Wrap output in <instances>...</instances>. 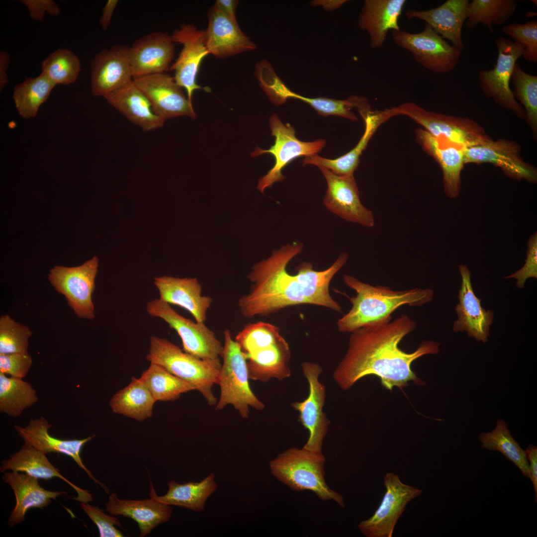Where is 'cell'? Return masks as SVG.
Returning <instances> with one entry per match:
<instances>
[{
	"label": "cell",
	"instance_id": "cell-54",
	"mask_svg": "<svg viewBox=\"0 0 537 537\" xmlns=\"http://www.w3.org/2000/svg\"><path fill=\"white\" fill-rule=\"evenodd\" d=\"M10 63V55L3 50L0 51V90L1 91L8 83L6 71Z\"/></svg>",
	"mask_w": 537,
	"mask_h": 537
},
{
	"label": "cell",
	"instance_id": "cell-33",
	"mask_svg": "<svg viewBox=\"0 0 537 537\" xmlns=\"http://www.w3.org/2000/svg\"><path fill=\"white\" fill-rule=\"evenodd\" d=\"M105 98L128 120L144 131L161 128L165 122L155 113L150 101L133 80Z\"/></svg>",
	"mask_w": 537,
	"mask_h": 537
},
{
	"label": "cell",
	"instance_id": "cell-49",
	"mask_svg": "<svg viewBox=\"0 0 537 537\" xmlns=\"http://www.w3.org/2000/svg\"><path fill=\"white\" fill-rule=\"evenodd\" d=\"M527 246V257L524 265L518 270L505 277L506 279H516V286L519 288H525V284L528 278H537V232L531 236Z\"/></svg>",
	"mask_w": 537,
	"mask_h": 537
},
{
	"label": "cell",
	"instance_id": "cell-1",
	"mask_svg": "<svg viewBox=\"0 0 537 537\" xmlns=\"http://www.w3.org/2000/svg\"><path fill=\"white\" fill-rule=\"evenodd\" d=\"M301 242H294L274 251L268 259L256 264L248 278L253 284L249 292L238 302L242 315L247 318L266 316L286 307L311 304L340 312L339 304L331 296L330 282L348 259L342 253L328 268L313 269L312 264L302 263L296 274L288 273L287 267L300 253Z\"/></svg>",
	"mask_w": 537,
	"mask_h": 537
},
{
	"label": "cell",
	"instance_id": "cell-29",
	"mask_svg": "<svg viewBox=\"0 0 537 537\" xmlns=\"http://www.w3.org/2000/svg\"><path fill=\"white\" fill-rule=\"evenodd\" d=\"M406 2L405 0H364L358 25L368 33L370 48L382 47L389 30L400 29L398 20Z\"/></svg>",
	"mask_w": 537,
	"mask_h": 537
},
{
	"label": "cell",
	"instance_id": "cell-14",
	"mask_svg": "<svg viewBox=\"0 0 537 537\" xmlns=\"http://www.w3.org/2000/svg\"><path fill=\"white\" fill-rule=\"evenodd\" d=\"M386 491L379 506L369 519L358 525L366 537H391L396 524L407 504L419 496L423 490L405 484L392 472L384 477Z\"/></svg>",
	"mask_w": 537,
	"mask_h": 537
},
{
	"label": "cell",
	"instance_id": "cell-45",
	"mask_svg": "<svg viewBox=\"0 0 537 537\" xmlns=\"http://www.w3.org/2000/svg\"><path fill=\"white\" fill-rule=\"evenodd\" d=\"M290 98L298 99L308 103L321 116L337 115L353 121L358 120L356 115L351 111L355 107L351 97L345 100L326 97L308 98L292 91L289 94Z\"/></svg>",
	"mask_w": 537,
	"mask_h": 537
},
{
	"label": "cell",
	"instance_id": "cell-38",
	"mask_svg": "<svg viewBox=\"0 0 537 537\" xmlns=\"http://www.w3.org/2000/svg\"><path fill=\"white\" fill-rule=\"evenodd\" d=\"M38 400L36 391L29 383L0 373V413L16 418Z\"/></svg>",
	"mask_w": 537,
	"mask_h": 537
},
{
	"label": "cell",
	"instance_id": "cell-16",
	"mask_svg": "<svg viewBox=\"0 0 537 537\" xmlns=\"http://www.w3.org/2000/svg\"><path fill=\"white\" fill-rule=\"evenodd\" d=\"M318 167L327 183L324 199L326 208L346 221L372 227L375 223L373 213L361 203L354 175L339 176L324 167Z\"/></svg>",
	"mask_w": 537,
	"mask_h": 537
},
{
	"label": "cell",
	"instance_id": "cell-51",
	"mask_svg": "<svg viewBox=\"0 0 537 537\" xmlns=\"http://www.w3.org/2000/svg\"><path fill=\"white\" fill-rule=\"evenodd\" d=\"M529 463V477L532 481L535 492V501L537 503V447L533 444L529 445L525 450Z\"/></svg>",
	"mask_w": 537,
	"mask_h": 537
},
{
	"label": "cell",
	"instance_id": "cell-35",
	"mask_svg": "<svg viewBox=\"0 0 537 537\" xmlns=\"http://www.w3.org/2000/svg\"><path fill=\"white\" fill-rule=\"evenodd\" d=\"M156 402L140 378L132 377L127 386L112 396L109 405L115 413L142 421L152 416Z\"/></svg>",
	"mask_w": 537,
	"mask_h": 537
},
{
	"label": "cell",
	"instance_id": "cell-43",
	"mask_svg": "<svg viewBox=\"0 0 537 537\" xmlns=\"http://www.w3.org/2000/svg\"><path fill=\"white\" fill-rule=\"evenodd\" d=\"M31 336L27 326L16 322L7 314L0 316V354L28 353Z\"/></svg>",
	"mask_w": 537,
	"mask_h": 537
},
{
	"label": "cell",
	"instance_id": "cell-24",
	"mask_svg": "<svg viewBox=\"0 0 537 537\" xmlns=\"http://www.w3.org/2000/svg\"><path fill=\"white\" fill-rule=\"evenodd\" d=\"M357 108L365 123V131L358 144L348 153L335 159H328L317 154L305 157L303 165L324 167L333 173L342 176L354 175L359 162V157L377 128L384 122L395 116L390 109L373 110L366 99L362 100Z\"/></svg>",
	"mask_w": 537,
	"mask_h": 537
},
{
	"label": "cell",
	"instance_id": "cell-7",
	"mask_svg": "<svg viewBox=\"0 0 537 537\" xmlns=\"http://www.w3.org/2000/svg\"><path fill=\"white\" fill-rule=\"evenodd\" d=\"M395 115H404L422 125L432 135L445 138L464 148L481 145L492 139L475 121L430 111L418 104L405 102L391 108Z\"/></svg>",
	"mask_w": 537,
	"mask_h": 537
},
{
	"label": "cell",
	"instance_id": "cell-9",
	"mask_svg": "<svg viewBox=\"0 0 537 537\" xmlns=\"http://www.w3.org/2000/svg\"><path fill=\"white\" fill-rule=\"evenodd\" d=\"M146 309L150 316L163 320L177 332L184 352L205 360H220L223 346L204 323L181 316L160 298L148 302Z\"/></svg>",
	"mask_w": 537,
	"mask_h": 537
},
{
	"label": "cell",
	"instance_id": "cell-47",
	"mask_svg": "<svg viewBox=\"0 0 537 537\" xmlns=\"http://www.w3.org/2000/svg\"><path fill=\"white\" fill-rule=\"evenodd\" d=\"M81 507L98 528L100 537H122V533L115 525L121 527L118 519L114 516L105 514L97 507L88 503H81Z\"/></svg>",
	"mask_w": 537,
	"mask_h": 537
},
{
	"label": "cell",
	"instance_id": "cell-12",
	"mask_svg": "<svg viewBox=\"0 0 537 537\" xmlns=\"http://www.w3.org/2000/svg\"><path fill=\"white\" fill-rule=\"evenodd\" d=\"M393 42L413 56L415 61L425 69L436 73H447L457 65L460 49L450 45L428 24L417 33L393 30Z\"/></svg>",
	"mask_w": 537,
	"mask_h": 537
},
{
	"label": "cell",
	"instance_id": "cell-2",
	"mask_svg": "<svg viewBox=\"0 0 537 537\" xmlns=\"http://www.w3.org/2000/svg\"><path fill=\"white\" fill-rule=\"evenodd\" d=\"M391 319L351 332L347 352L333 373L334 380L341 388L348 389L369 375L379 377L382 386L390 390L394 386L406 387L410 381L425 385L412 370L411 364L424 355L438 354L439 343L424 341L412 353L402 351L399 344L416 329V323L405 314L393 321Z\"/></svg>",
	"mask_w": 537,
	"mask_h": 537
},
{
	"label": "cell",
	"instance_id": "cell-17",
	"mask_svg": "<svg viewBox=\"0 0 537 537\" xmlns=\"http://www.w3.org/2000/svg\"><path fill=\"white\" fill-rule=\"evenodd\" d=\"M173 41L182 48L170 69L175 71L177 84L185 89L191 102L193 92L202 88L196 83V76L203 59L209 54L205 43V31L193 24H183L171 35Z\"/></svg>",
	"mask_w": 537,
	"mask_h": 537
},
{
	"label": "cell",
	"instance_id": "cell-21",
	"mask_svg": "<svg viewBox=\"0 0 537 537\" xmlns=\"http://www.w3.org/2000/svg\"><path fill=\"white\" fill-rule=\"evenodd\" d=\"M247 359L249 379L267 382L291 376V353L281 335L264 340L243 353Z\"/></svg>",
	"mask_w": 537,
	"mask_h": 537
},
{
	"label": "cell",
	"instance_id": "cell-34",
	"mask_svg": "<svg viewBox=\"0 0 537 537\" xmlns=\"http://www.w3.org/2000/svg\"><path fill=\"white\" fill-rule=\"evenodd\" d=\"M169 490L163 496L156 493L150 480V498L168 505H174L200 512L204 510L207 498L218 488L213 473H210L200 482L179 484L174 480L168 483Z\"/></svg>",
	"mask_w": 537,
	"mask_h": 537
},
{
	"label": "cell",
	"instance_id": "cell-27",
	"mask_svg": "<svg viewBox=\"0 0 537 537\" xmlns=\"http://www.w3.org/2000/svg\"><path fill=\"white\" fill-rule=\"evenodd\" d=\"M469 2L468 0H448L435 8L409 9L405 14L408 19L424 21L444 39L462 50L461 31L468 16Z\"/></svg>",
	"mask_w": 537,
	"mask_h": 537
},
{
	"label": "cell",
	"instance_id": "cell-20",
	"mask_svg": "<svg viewBox=\"0 0 537 537\" xmlns=\"http://www.w3.org/2000/svg\"><path fill=\"white\" fill-rule=\"evenodd\" d=\"M458 268L461 282L459 302L455 307L458 318L454 322L452 330L455 333L465 332L469 337L485 344L488 341L494 312L482 307L481 300L474 292L468 268L463 265H460Z\"/></svg>",
	"mask_w": 537,
	"mask_h": 537
},
{
	"label": "cell",
	"instance_id": "cell-39",
	"mask_svg": "<svg viewBox=\"0 0 537 537\" xmlns=\"http://www.w3.org/2000/svg\"><path fill=\"white\" fill-rule=\"evenodd\" d=\"M140 378L156 401H174L183 393L196 390L193 384L154 363H150L149 367L142 373Z\"/></svg>",
	"mask_w": 537,
	"mask_h": 537
},
{
	"label": "cell",
	"instance_id": "cell-53",
	"mask_svg": "<svg viewBox=\"0 0 537 537\" xmlns=\"http://www.w3.org/2000/svg\"><path fill=\"white\" fill-rule=\"evenodd\" d=\"M118 2V0H108L104 6L99 19L100 26L103 30H106L110 26L113 13Z\"/></svg>",
	"mask_w": 537,
	"mask_h": 537
},
{
	"label": "cell",
	"instance_id": "cell-3",
	"mask_svg": "<svg viewBox=\"0 0 537 537\" xmlns=\"http://www.w3.org/2000/svg\"><path fill=\"white\" fill-rule=\"evenodd\" d=\"M344 281L357 294L349 297L352 307L338 321L341 332H352L384 320L403 305L422 306L431 302L434 296L430 288L395 291L387 286L370 285L349 275L344 276Z\"/></svg>",
	"mask_w": 537,
	"mask_h": 537
},
{
	"label": "cell",
	"instance_id": "cell-37",
	"mask_svg": "<svg viewBox=\"0 0 537 537\" xmlns=\"http://www.w3.org/2000/svg\"><path fill=\"white\" fill-rule=\"evenodd\" d=\"M481 448L489 450L500 452L513 462L529 478V463L526 452L511 435L505 421L498 419L495 428L490 432H482L478 435Z\"/></svg>",
	"mask_w": 537,
	"mask_h": 537
},
{
	"label": "cell",
	"instance_id": "cell-40",
	"mask_svg": "<svg viewBox=\"0 0 537 537\" xmlns=\"http://www.w3.org/2000/svg\"><path fill=\"white\" fill-rule=\"evenodd\" d=\"M517 4L515 0H473L469 2L466 26L472 28L482 24L493 33V25H501L510 19Z\"/></svg>",
	"mask_w": 537,
	"mask_h": 537
},
{
	"label": "cell",
	"instance_id": "cell-41",
	"mask_svg": "<svg viewBox=\"0 0 537 537\" xmlns=\"http://www.w3.org/2000/svg\"><path fill=\"white\" fill-rule=\"evenodd\" d=\"M511 79L513 85V95L524 106L525 120L530 126L533 137L537 139V76L523 71L516 63Z\"/></svg>",
	"mask_w": 537,
	"mask_h": 537
},
{
	"label": "cell",
	"instance_id": "cell-46",
	"mask_svg": "<svg viewBox=\"0 0 537 537\" xmlns=\"http://www.w3.org/2000/svg\"><path fill=\"white\" fill-rule=\"evenodd\" d=\"M255 75L272 102L280 105L285 102L284 95L289 89L276 75L267 60H263L257 64Z\"/></svg>",
	"mask_w": 537,
	"mask_h": 537
},
{
	"label": "cell",
	"instance_id": "cell-25",
	"mask_svg": "<svg viewBox=\"0 0 537 537\" xmlns=\"http://www.w3.org/2000/svg\"><path fill=\"white\" fill-rule=\"evenodd\" d=\"M51 427L52 425L42 416L35 419H31L25 427L14 425L17 435L24 440V443L45 453H61L71 457L96 485H100L106 493H108V488L93 476L84 465L81 457L80 453L83 446L95 435L79 440H62L49 434L48 431Z\"/></svg>",
	"mask_w": 537,
	"mask_h": 537
},
{
	"label": "cell",
	"instance_id": "cell-30",
	"mask_svg": "<svg viewBox=\"0 0 537 537\" xmlns=\"http://www.w3.org/2000/svg\"><path fill=\"white\" fill-rule=\"evenodd\" d=\"M0 472L7 470L22 472L45 480L57 477L70 485L77 492L73 499L81 503H89L93 500V496L88 490L82 489L63 476L58 468L48 459L46 453L24 443L20 450L10 455L9 458L1 461Z\"/></svg>",
	"mask_w": 537,
	"mask_h": 537
},
{
	"label": "cell",
	"instance_id": "cell-23",
	"mask_svg": "<svg viewBox=\"0 0 537 537\" xmlns=\"http://www.w3.org/2000/svg\"><path fill=\"white\" fill-rule=\"evenodd\" d=\"M416 140L423 150L440 166L444 189L449 198H456L461 187V172L465 165L463 146L445 138L436 137L425 129L416 131Z\"/></svg>",
	"mask_w": 537,
	"mask_h": 537
},
{
	"label": "cell",
	"instance_id": "cell-50",
	"mask_svg": "<svg viewBox=\"0 0 537 537\" xmlns=\"http://www.w3.org/2000/svg\"><path fill=\"white\" fill-rule=\"evenodd\" d=\"M27 8L30 18L36 21H42L44 15L47 13L52 16H58L60 9L52 0H21Z\"/></svg>",
	"mask_w": 537,
	"mask_h": 537
},
{
	"label": "cell",
	"instance_id": "cell-26",
	"mask_svg": "<svg viewBox=\"0 0 537 537\" xmlns=\"http://www.w3.org/2000/svg\"><path fill=\"white\" fill-rule=\"evenodd\" d=\"M208 24L205 31V43L209 54L225 58L257 48L256 45L234 21L214 5L208 13Z\"/></svg>",
	"mask_w": 537,
	"mask_h": 537
},
{
	"label": "cell",
	"instance_id": "cell-56",
	"mask_svg": "<svg viewBox=\"0 0 537 537\" xmlns=\"http://www.w3.org/2000/svg\"><path fill=\"white\" fill-rule=\"evenodd\" d=\"M531 1L533 2L535 4H536V5H537V0H531Z\"/></svg>",
	"mask_w": 537,
	"mask_h": 537
},
{
	"label": "cell",
	"instance_id": "cell-28",
	"mask_svg": "<svg viewBox=\"0 0 537 537\" xmlns=\"http://www.w3.org/2000/svg\"><path fill=\"white\" fill-rule=\"evenodd\" d=\"M154 284L159 292L160 299L184 308L197 322L206 321L212 299L202 295L201 286L196 278L162 276L154 278Z\"/></svg>",
	"mask_w": 537,
	"mask_h": 537
},
{
	"label": "cell",
	"instance_id": "cell-15",
	"mask_svg": "<svg viewBox=\"0 0 537 537\" xmlns=\"http://www.w3.org/2000/svg\"><path fill=\"white\" fill-rule=\"evenodd\" d=\"M521 148L515 141L499 139L465 148L464 164L489 163L500 168L508 177L530 183L537 181V168L525 162L521 155Z\"/></svg>",
	"mask_w": 537,
	"mask_h": 537
},
{
	"label": "cell",
	"instance_id": "cell-42",
	"mask_svg": "<svg viewBox=\"0 0 537 537\" xmlns=\"http://www.w3.org/2000/svg\"><path fill=\"white\" fill-rule=\"evenodd\" d=\"M81 71L79 58L67 49H56L41 63V73L56 85L75 83Z\"/></svg>",
	"mask_w": 537,
	"mask_h": 537
},
{
	"label": "cell",
	"instance_id": "cell-11",
	"mask_svg": "<svg viewBox=\"0 0 537 537\" xmlns=\"http://www.w3.org/2000/svg\"><path fill=\"white\" fill-rule=\"evenodd\" d=\"M98 268V259L94 256L79 266H56L50 270V283L65 296L69 306L80 318H95L92 294Z\"/></svg>",
	"mask_w": 537,
	"mask_h": 537
},
{
	"label": "cell",
	"instance_id": "cell-4",
	"mask_svg": "<svg viewBox=\"0 0 537 537\" xmlns=\"http://www.w3.org/2000/svg\"><path fill=\"white\" fill-rule=\"evenodd\" d=\"M325 459L322 452L302 448H290L270 461L271 474L293 490H309L322 500H334L344 508L343 496L332 490L325 480Z\"/></svg>",
	"mask_w": 537,
	"mask_h": 537
},
{
	"label": "cell",
	"instance_id": "cell-5",
	"mask_svg": "<svg viewBox=\"0 0 537 537\" xmlns=\"http://www.w3.org/2000/svg\"><path fill=\"white\" fill-rule=\"evenodd\" d=\"M146 356L150 363L158 364L178 377L193 384L210 405L217 399L212 387L217 384L220 360L208 361L188 354L167 339L157 336L150 339Z\"/></svg>",
	"mask_w": 537,
	"mask_h": 537
},
{
	"label": "cell",
	"instance_id": "cell-10",
	"mask_svg": "<svg viewBox=\"0 0 537 537\" xmlns=\"http://www.w3.org/2000/svg\"><path fill=\"white\" fill-rule=\"evenodd\" d=\"M271 135L275 137L274 144L268 150L258 147L251 154L252 157L268 153L275 159L273 167L262 177L258 183V189L264 193L265 189L270 187L277 181H282L285 177L282 174L283 168L294 159L304 156H310L320 152L326 144L324 139H319L313 142H303L295 136V130L289 124H284L276 114L269 118Z\"/></svg>",
	"mask_w": 537,
	"mask_h": 537
},
{
	"label": "cell",
	"instance_id": "cell-18",
	"mask_svg": "<svg viewBox=\"0 0 537 537\" xmlns=\"http://www.w3.org/2000/svg\"><path fill=\"white\" fill-rule=\"evenodd\" d=\"M129 47L116 44L97 53L90 62L91 93L107 96L133 80L129 60Z\"/></svg>",
	"mask_w": 537,
	"mask_h": 537
},
{
	"label": "cell",
	"instance_id": "cell-55",
	"mask_svg": "<svg viewBox=\"0 0 537 537\" xmlns=\"http://www.w3.org/2000/svg\"><path fill=\"white\" fill-rule=\"evenodd\" d=\"M346 1V0H315L311 2V5L314 6L322 5L326 10L332 11L341 7Z\"/></svg>",
	"mask_w": 537,
	"mask_h": 537
},
{
	"label": "cell",
	"instance_id": "cell-8",
	"mask_svg": "<svg viewBox=\"0 0 537 537\" xmlns=\"http://www.w3.org/2000/svg\"><path fill=\"white\" fill-rule=\"evenodd\" d=\"M498 55L493 68L479 71L478 78L484 95L499 106L525 119L526 112L514 96L510 82L517 61L524 53V47L510 39L500 37L495 42Z\"/></svg>",
	"mask_w": 537,
	"mask_h": 537
},
{
	"label": "cell",
	"instance_id": "cell-19",
	"mask_svg": "<svg viewBox=\"0 0 537 537\" xmlns=\"http://www.w3.org/2000/svg\"><path fill=\"white\" fill-rule=\"evenodd\" d=\"M133 81L148 98L155 113L165 121L180 116L196 118L192 102L170 75L155 74Z\"/></svg>",
	"mask_w": 537,
	"mask_h": 537
},
{
	"label": "cell",
	"instance_id": "cell-31",
	"mask_svg": "<svg viewBox=\"0 0 537 537\" xmlns=\"http://www.w3.org/2000/svg\"><path fill=\"white\" fill-rule=\"evenodd\" d=\"M38 479L25 473L12 471L4 472L2 480L11 487L16 498L15 506L8 522L10 528L22 522L29 509H43L51 502L52 499L66 494L64 491H52L43 488Z\"/></svg>",
	"mask_w": 537,
	"mask_h": 537
},
{
	"label": "cell",
	"instance_id": "cell-13",
	"mask_svg": "<svg viewBox=\"0 0 537 537\" xmlns=\"http://www.w3.org/2000/svg\"><path fill=\"white\" fill-rule=\"evenodd\" d=\"M301 367L308 383L309 393L305 399L293 402L291 406L299 412V421L309 432L308 439L303 448L322 452L323 441L330 424L323 411L326 388L319 380L323 370L319 364L308 361L303 362Z\"/></svg>",
	"mask_w": 537,
	"mask_h": 537
},
{
	"label": "cell",
	"instance_id": "cell-44",
	"mask_svg": "<svg viewBox=\"0 0 537 537\" xmlns=\"http://www.w3.org/2000/svg\"><path fill=\"white\" fill-rule=\"evenodd\" d=\"M503 32L524 47L523 58L528 62L537 63V21L510 23L502 27Z\"/></svg>",
	"mask_w": 537,
	"mask_h": 537
},
{
	"label": "cell",
	"instance_id": "cell-52",
	"mask_svg": "<svg viewBox=\"0 0 537 537\" xmlns=\"http://www.w3.org/2000/svg\"><path fill=\"white\" fill-rule=\"evenodd\" d=\"M239 3L237 0H217L214 6L230 19L237 21L236 9Z\"/></svg>",
	"mask_w": 537,
	"mask_h": 537
},
{
	"label": "cell",
	"instance_id": "cell-32",
	"mask_svg": "<svg viewBox=\"0 0 537 537\" xmlns=\"http://www.w3.org/2000/svg\"><path fill=\"white\" fill-rule=\"evenodd\" d=\"M105 507V511L111 515H121L135 521L141 537L149 535L156 526L169 521L172 513L170 505L153 498L120 499L115 493L109 496Z\"/></svg>",
	"mask_w": 537,
	"mask_h": 537
},
{
	"label": "cell",
	"instance_id": "cell-6",
	"mask_svg": "<svg viewBox=\"0 0 537 537\" xmlns=\"http://www.w3.org/2000/svg\"><path fill=\"white\" fill-rule=\"evenodd\" d=\"M224 343L221 357L223 363L220 370L218 384L220 396L216 407L219 410L232 405L241 417L247 419L249 407L262 410L265 405L254 394L249 383L246 358L229 330L224 332Z\"/></svg>",
	"mask_w": 537,
	"mask_h": 537
},
{
	"label": "cell",
	"instance_id": "cell-22",
	"mask_svg": "<svg viewBox=\"0 0 537 537\" xmlns=\"http://www.w3.org/2000/svg\"><path fill=\"white\" fill-rule=\"evenodd\" d=\"M175 42L166 32H154L136 39L128 56L133 79L165 73L175 53Z\"/></svg>",
	"mask_w": 537,
	"mask_h": 537
},
{
	"label": "cell",
	"instance_id": "cell-48",
	"mask_svg": "<svg viewBox=\"0 0 537 537\" xmlns=\"http://www.w3.org/2000/svg\"><path fill=\"white\" fill-rule=\"evenodd\" d=\"M32 359L28 353L0 354V373L23 379L28 372Z\"/></svg>",
	"mask_w": 537,
	"mask_h": 537
},
{
	"label": "cell",
	"instance_id": "cell-36",
	"mask_svg": "<svg viewBox=\"0 0 537 537\" xmlns=\"http://www.w3.org/2000/svg\"><path fill=\"white\" fill-rule=\"evenodd\" d=\"M56 85L41 73L27 77L14 88L12 98L17 112L24 118H34Z\"/></svg>",
	"mask_w": 537,
	"mask_h": 537
}]
</instances>
